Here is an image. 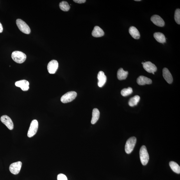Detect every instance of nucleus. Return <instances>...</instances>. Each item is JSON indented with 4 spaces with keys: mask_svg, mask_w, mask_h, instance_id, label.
Here are the masks:
<instances>
[{
    "mask_svg": "<svg viewBox=\"0 0 180 180\" xmlns=\"http://www.w3.org/2000/svg\"><path fill=\"white\" fill-rule=\"evenodd\" d=\"M140 154L141 163L143 165H146L149 160V156L145 146L143 145L141 147Z\"/></svg>",
    "mask_w": 180,
    "mask_h": 180,
    "instance_id": "2",
    "label": "nucleus"
},
{
    "mask_svg": "<svg viewBox=\"0 0 180 180\" xmlns=\"http://www.w3.org/2000/svg\"><path fill=\"white\" fill-rule=\"evenodd\" d=\"M38 124L37 120H34L31 123L30 127L27 133V136L31 138L37 133L38 129Z\"/></svg>",
    "mask_w": 180,
    "mask_h": 180,
    "instance_id": "6",
    "label": "nucleus"
},
{
    "mask_svg": "<svg viewBox=\"0 0 180 180\" xmlns=\"http://www.w3.org/2000/svg\"><path fill=\"white\" fill-rule=\"evenodd\" d=\"M129 32L131 35L135 39H139L140 37V34L138 29L133 26H131L129 29Z\"/></svg>",
    "mask_w": 180,
    "mask_h": 180,
    "instance_id": "17",
    "label": "nucleus"
},
{
    "mask_svg": "<svg viewBox=\"0 0 180 180\" xmlns=\"http://www.w3.org/2000/svg\"><path fill=\"white\" fill-rule=\"evenodd\" d=\"M15 85L20 88L24 91H27L29 89V83L26 80H22L15 82Z\"/></svg>",
    "mask_w": 180,
    "mask_h": 180,
    "instance_id": "12",
    "label": "nucleus"
},
{
    "mask_svg": "<svg viewBox=\"0 0 180 180\" xmlns=\"http://www.w3.org/2000/svg\"><path fill=\"white\" fill-rule=\"evenodd\" d=\"M170 166L171 169L175 173L180 174V167L178 164L174 161L170 162Z\"/></svg>",
    "mask_w": 180,
    "mask_h": 180,
    "instance_id": "22",
    "label": "nucleus"
},
{
    "mask_svg": "<svg viewBox=\"0 0 180 180\" xmlns=\"http://www.w3.org/2000/svg\"><path fill=\"white\" fill-rule=\"evenodd\" d=\"M22 165L21 161L14 163L10 165L9 167L10 172L13 174L16 175L19 174Z\"/></svg>",
    "mask_w": 180,
    "mask_h": 180,
    "instance_id": "7",
    "label": "nucleus"
},
{
    "mask_svg": "<svg viewBox=\"0 0 180 180\" xmlns=\"http://www.w3.org/2000/svg\"><path fill=\"white\" fill-rule=\"evenodd\" d=\"M104 35V32L99 26H95L92 33V35L93 37L99 38L102 37Z\"/></svg>",
    "mask_w": 180,
    "mask_h": 180,
    "instance_id": "16",
    "label": "nucleus"
},
{
    "mask_svg": "<svg viewBox=\"0 0 180 180\" xmlns=\"http://www.w3.org/2000/svg\"><path fill=\"white\" fill-rule=\"evenodd\" d=\"M100 116V112L98 109L95 108L93 109L92 113V117L91 123L95 124L98 120Z\"/></svg>",
    "mask_w": 180,
    "mask_h": 180,
    "instance_id": "19",
    "label": "nucleus"
},
{
    "mask_svg": "<svg viewBox=\"0 0 180 180\" xmlns=\"http://www.w3.org/2000/svg\"><path fill=\"white\" fill-rule=\"evenodd\" d=\"M16 24L18 28L23 33L26 34L30 33L31 31L30 27L23 20L21 19H17L16 21Z\"/></svg>",
    "mask_w": 180,
    "mask_h": 180,
    "instance_id": "5",
    "label": "nucleus"
},
{
    "mask_svg": "<svg viewBox=\"0 0 180 180\" xmlns=\"http://www.w3.org/2000/svg\"><path fill=\"white\" fill-rule=\"evenodd\" d=\"M143 63H143V62H142V65L143 64Z\"/></svg>",
    "mask_w": 180,
    "mask_h": 180,
    "instance_id": "30",
    "label": "nucleus"
},
{
    "mask_svg": "<svg viewBox=\"0 0 180 180\" xmlns=\"http://www.w3.org/2000/svg\"><path fill=\"white\" fill-rule=\"evenodd\" d=\"M135 1H141V0H135Z\"/></svg>",
    "mask_w": 180,
    "mask_h": 180,
    "instance_id": "29",
    "label": "nucleus"
},
{
    "mask_svg": "<svg viewBox=\"0 0 180 180\" xmlns=\"http://www.w3.org/2000/svg\"><path fill=\"white\" fill-rule=\"evenodd\" d=\"M133 92V89L131 87L123 89L121 91V93L123 96L126 97L131 94Z\"/></svg>",
    "mask_w": 180,
    "mask_h": 180,
    "instance_id": "24",
    "label": "nucleus"
},
{
    "mask_svg": "<svg viewBox=\"0 0 180 180\" xmlns=\"http://www.w3.org/2000/svg\"><path fill=\"white\" fill-rule=\"evenodd\" d=\"M143 67L147 72L154 74V72L157 71V68L154 64L150 61L144 63L143 64Z\"/></svg>",
    "mask_w": 180,
    "mask_h": 180,
    "instance_id": "9",
    "label": "nucleus"
},
{
    "mask_svg": "<svg viewBox=\"0 0 180 180\" xmlns=\"http://www.w3.org/2000/svg\"><path fill=\"white\" fill-rule=\"evenodd\" d=\"M97 79L98 80V85L100 88H101L106 83L107 80V77L104 72L102 71H100L97 75Z\"/></svg>",
    "mask_w": 180,
    "mask_h": 180,
    "instance_id": "13",
    "label": "nucleus"
},
{
    "mask_svg": "<svg viewBox=\"0 0 180 180\" xmlns=\"http://www.w3.org/2000/svg\"><path fill=\"white\" fill-rule=\"evenodd\" d=\"M86 1L85 0H74V1L75 3L79 4L85 3Z\"/></svg>",
    "mask_w": 180,
    "mask_h": 180,
    "instance_id": "27",
    "label": "nucleus"
},
{
    "mask_svg": "<svg viewBox=\"0 0 180 180\" xmlns=\"http://www.w3.org/2000/svg\"><path fill=\"white\" fill-rule=\"evenodd\" d=\"M151 21L156 26L159 27H163L165 25V22L163 20L157 15H154L150 19Z\"/></svg>",
    "mask_w": 180,
    "mask_h": 180,
    "instance_id": "11",
    "label": "nucleus"
},
{
    "mask_svg": "<svg viewBox=\"0 0 180 180\" xmlns=\"http://www.w3.org/2000/svg\"><path fill=\"white\" fill-rule=\"evenodd\" d=\"M137 82L138 85H149L152 83L151 79L143 76H140L137 79Z\"/></svg>",
    "mask_w": 180,
    "mask_h": 180,
    "instance_id": "14",
    "label": "nucleus"
},
{
    "mask_svg": "<svg viewBox=\"0 0 180 180\" xmlns=\"http://www.w3.org/2000/svg\"><path fill=\"white\" fill-rule=\"evenodd\" d=\"M1 122L10 130H12L13 129L14 125L12 120L10 118L6 115L2 116L1 118Z\"/></svg>",
    "mask_w": 180,
    "mask_h": 180,
    "instance_id": "10",
    "label": "nucleus"
},
{
    "mask_svg": "<svg viewBox=\"0 0 180 180\" xmlns=\"http://www.w3.org/2000/svg\"><path fill=\"white\" fill-rule=\"evenodd\" d=\"M136 142V138L135 137H132L127 141L125 145V151L127 154H130L133 152Z\"/></svg>",
    "mask_w": 180,
    "mask_h": 180,
    "instance_id": "3",
    "label": "nucleus"
},
{
    "mask_svg": "<svg viewBox=\"0 0 180 180\" xmlns=\"http://www.w3.org/2000/svg\"><path fill=\"white\" fill-rule=\"evenodd\" d=\"M140 99V97L138 95H135V96L132 97L129 102V104L130 106L133 107L137 105L138 102H139Z\"/></svg>",
    "mask_w": 180,
    "mask_h": 180,
    "instance_id": "21",
    "label": "nucleus"
},
{
    "mask_svg": "<svg viewBox=\"0 0 180 180\" xmlns=\"http://www.w3.org/2000/svg\"><path fill=\"white\" fill-rule=\"evenodd\" d=\"M174 19L175 22L178 24H180V10L177 9L175 11L174 13Z\"/></svg>",
    "mask_w": 180,
    "mask_h": 180,
    "instance_id": "25",
    "label": "nucleus"
},
{
    "mask_svg": "<svg viewBox=\"0 0 180 180\" xmlns=\"http://www.w3.org/2000/svg\"><path fill=\"white\" fill-rule=\"evenodd\" d=\"M154 36L157 42L161 43L166 42L165 36L163 33L159 32L155 33H154Z\"/></svg>",
    "mask_w": 180,
    "mask_h": 180,
    "instance_id": "20",
    "label": "nucleus"
},
{
    "mask_svg": "<svg viewBox=\"0 0 180 180\" xmlns=\"http://www.w3.org/2000/svg\"><path fill=\"white\" fill-rule=\"evenodd\" d=\"M11 58L16 63L21 64L24 63L26 60V56L23 52L16 51L13 52Z\"/></svg>",
    "mask_w": 180,
    "mask_h": 180,
    "instance_id": "1",
    "label": "nucleus"
},
{
    "mask_svg": "<svg viewBox=\"0 0 180 180\" xmlns=\"http://www.w3.org/2000/svg\"><path fill=\"white\" fill-rule=\"evenodd\" d=\"M58 180H67L66 175L63 174H60L58 175Z\"/></svg>",
    "mask_w": 180,
    "mask_h": 180,
    "instance_id": "26",
    "label": "nucleus"
},
{
    "mask_svg": "<svg viewBox=\"0 0 180 180\" xmlns=\"http://www.w3.org/2000/svg\"><path fill=\"white\" fill-rule=\"evenodd\" d=\"M3 26H2L1 22H0V33H1L3 32Z\"/></svg>",
    "mask_w": 180,
    "mask_h": 180,
    "instance_id": "28",
    "label": "nucleus"
},
{
    "mask_svg": "<svg viewBox=\"0 0 180 180\" xmlns=\"http://www.w3.org/2000/svg\"><path fill=\"white\" fill-rule=\"evenodd\" d=\"M58 61L55 60H52L48 64V71L50 74H54L58 70Z\"/></svg>",
    "mask_w": 180,
    "mask_h": 180,
    "instance_id": "8",
    "label": "nucleus"
},
{
    "mask_svg": "<svg viewBox=\"0 0 180 180\" xmlns=\"http://www.w3.org/2000/svg\"><path fill=\"white\" fill-rule=\"evenodd\" d=\"M128 74V72L124 71L122 68H120L117 72V79L120 81L126 79Z\"/></svg>",
    "mask_w": 180,
    "mask_h": 180,
    "instance_id": "18",
    "label": "nucleus"
},
{
    "mask_svg": "<svg viewBox=\"0 0 180 180\" xmlns=\"http://www.w3.org/2000/svg\"><path fill=\"white\" fill-rule=\"evenodd\" d=\"M61 10L63 11H67L69 10L70 6L67 1H63L59 4Z\"/></svg>",
    "mask_w": 180,
    "mask_h": 180,
    "instance_id": "23",
    "label": "nucleus"
},
{
    "mask_svg": "<svg viewBox=\"0 0 180 180\" xmlns=\"http://www.w3.org/2000/svg\"><path fill=\"white\" fill-rule=\"evenodd\" d=\"M76 92L72 91L66 93L61 98V101L63 103H67L73 101L77 96Z\"/></svg>",
    "mask_w": 180,
    "mask_h": 180,
    "instance_id": "4",
    "label": "nucleus"
},
{
    "mask_svg": "<svg viewBox=\"0 0 180 180\" xmlns=\"http://www.w3.org/2000/svg\"><path fill=\"white\" fill-rule=\"evenodd\" d=\"M163 76L165 80L169 84L172 83L173 82L172 75L167 68H164L163 70Z\"/></svg>",
    "mask_w": 180,
    "mask_h": 180,
    "instance_id": "15",
    "label": "nucleus"
}]
</instances>
